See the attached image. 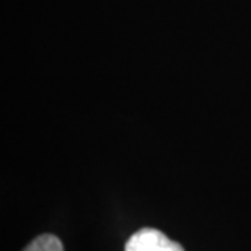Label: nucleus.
<instances>
[{
  "label": "nucleus",
  "mask_w": 251,
  "mask_h": 251,
  "mask_svg": "<svg viewBox=\"0 0 251 251\" xmlns=\"http://www.w3.org/2000/svg\"><path fill=\"white\" fill-rule=\"evenodd\" d=\"M23 251H64V247L56 235L44 233L29 242Z\"/></svg>",
  "instance_id": "obj_2"
},
{
  "label": "nucleus",
  "mask_w": 251,
  "mask_h": 251,
  "mask_svg": "<svg viewBox=\"0 0 251 251\" xmlns=\"http://www.w3.org/2000/svg\"><path fill=\"white\" fill-rule=\"evenodd\" d=\"M124 251H184V248L157 228H140L130 235Z\"/></svg>",
  "instance_id": "obj_1"
}]
</instances>
